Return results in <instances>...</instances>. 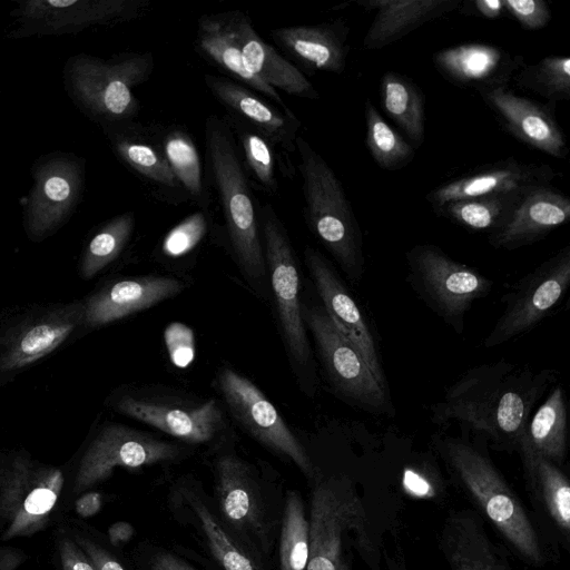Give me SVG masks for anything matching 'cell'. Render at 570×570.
Here are the masks:
<instances>
[{"instance_id":"29","label":"cell","mask_w":570,"mask_h":570,"mask_svg":"<svg viewBox=\"0 0 570 570\" xmlns=\"http://www.w3.org/2000/svg\"><path fill=\"white\" fill-rule=\"evenodd\" d=\"M83 303H73L50 312L23 328L1 357L2 370L29 365L58 347L83 322Z\"/></svg>"},{"instance_id":"40","label":"cell","mask_w":570,"mask_h":570,"mask_svg":"<svg viewBox=\"0 0 570 570\" xmlns=\"http://www.w3.org/2000/svg\"><path fill=\"white\" fill-rule=\"evenodd\" d=\"M135 226L132 213H124L105 224L89 240L81 261V274L90 278L110 264L125 248Z\"/></svg>"},{"instance_id":"30","label":"cell","mask_w":570,"mask_h":570,"mask_svg":"<svg viewBox=\"0 0 570 570\" xmlns=\"http://www.w3.org/2000/svg\"><path fill=\"white\" fill-rule=\"evenodd\" d=\"M196 45L202 55L235 79L281 108H288L277 90L267 86L246 68L228 12L202 16L197 22Z\"/></svg>"},{"instance_id":"48","label":"cell","mask_w":570,"mask_h":570,"mask_svg":"<svg viewBox=\"0 0 570 570\" xmlns=\"http://www.w3.org/2000/svg\"><path fill=\"white\" fill-rule=\"evenodd\" d=\"M472 6L479 16L487 19H499L507 12L504 0H475Z\"/></svg>"},{"instance_id":"22","label":"cell","mask_w":570,"mask_h":570,"mask_svg":"<svg viewBox=\"0 0 570 570\" xmlns=\"http://www.w3.org/2000/svg\"><path fill=\"white\" fill-rule=\"evenodd\" d=\"M570 218V199L550 185L527 191L505 222L490 232L489 244L517 249L533 244Z\"/></svg>"},{"instance_id":"2","label":"cell","mask_w":570,"mask_h":570,"mask_svg":"<svg viewBox=\"0 0 570 570\" xmlns=\"http://www.w3.org/2000/svg\"><path fill=\"white\" fill-rule=\"evenodd\" d=\"M206 155L220 200L236 263L250 286L267 293L268 272L257 205L242 166L230 126L210 116L205 124Z\"/></svg>"},{"instance_id":"47","label":"cell","mask_w":570,"mask_h":570,"mask_svg":"<svg viewBox=\"0 0 570 570\" xmlns=\"http://www.w3.org/2000/svg\"><path fill=\"white\" fill-rule=\"evenodd\" d=\"M60 556L63 570H96L72 541L61 540Z\"/></svg>"},{"instance_id":"31","label":"cell","mask_w":570,"mask_h":570,"mask_svg":"<svg viewBox=\"0 0 570 570\" xmlns=\"http://www.w3.org/2000/svg\"><path fill=\"white\" fill-rule=\"evenodd\" d=\"M118 158L154 186L169 194L181 191L161 148L129 122L102 126Z\"/></svg>"},{"instance_id":"46","label":"cell","mask_w":570,"mask_h":570,"mask_svg":"<svg viewBox=\"0 0 570 570\" xmlns=\"http://www.w3.org/2000/svg\"><path fill=\"white\" fill-rule=\"evenodd\" d=\"M144 570H197L189 562L171 551L153 548L146 553Z\"/></svg>"},{"instance_id":"28","label":"cell","mask_w":570,"mask_h":570,"mask_svg":"<svg viewBox=\"0 0 570 570\" xmlns=\"http://www.w3.org/2000/svg\"><path fill=\"white\" fill-rule=\"evenodd\" d=\"M440 546L452 570H512L474 511H451L441 530Z\"/></svg>"},{"instance_id":"21","label":"cell","mask_w":570,"mask_h":570,"mask_svg":"<svg viewBox=\"0 0 570 570\" xmlns=\"http://www.w3.org/2000/svg\"><path fill=\"white\" fill-rule=\"evenodd\" d=\"M169 499L176 517H184L202 534L224 570H262L215 513L197 480L190 476L177 480Z\"/></svg>"},{"instance_id":"45","label":"cell","mask_w":570,"mask_h":570,"mask_svg":"<svg viewBox=\"0 0 570 570\" xmlns=\"http://www.w3.org/2000/svg\"><path fill=\"white\" fill-rule=\"evenodd\" d=\"M76 542L83 549L96 570H126L108 550L91 539L75 534Z\"/></svg>"},{"instance_id":"18","label":"cell","mask_w":570,"mask_h":570,"mask_svg":"<svg viewBox=\"0 0 570 570\" xmlns=\"http://www.w3.org/2000/svg\"><path fill=\"white\" fill-rule=\"evenodd\" d=\"M210 92L233 115L264 136L279 155L287 175L294 173L292 155L301 128L299 119L289 108L274 107L256 96L250 89L227 78L205 76Z\"/></svg>"},{"instance_id":"1","label":"cell","mask_w":570,"mask_h":570,"mask_svg":"<svg viewBox=\"0 0 570 570\" xmlns=\"http://www.w3.org/2000/svg\"><path fill=\"white\" fill-rule=\"evenodd\" d=\"M551 377L550 371L534 372L504 360L474 366L431 406L432 421L456 422L500 449L518 450L532 409Z\"/></svg>"},{"instance_id":"37","label":"cell","mask_w":570,"mask_h":570,"mask_svg":"<svg viewBox=\"0 0 570 570\" xmlns=\"http://www.w3.org/2000/svg\"><path fill=\"white\" fill-rule=\"evenodd\" d=\"M365 145L373 160L384 170H399L414 158L415 148L382 117L374 105L365 102Z\"/></svg>"},{"instance_id":"12","label":"cell","mask_w":570,"mask_h":570,"mask_svg":"<svg viewBox=\"0 0 570 570\" xmlns=\"http://www.w3.org/2000/svg\"><path fill=\"white\" fill-rule=\"evenodd\" d=\"M33 185L23 205L28 236L41 240L72 215L83 190L85 160L71 153L53 151L32 166Z\"/></svg>"},{"instance_id":"34","label":"cell","mask_w":570,"mask_h":570,"mask_svg":"<svg viewBox=\"0 0 570 570\" xmlns=\"http://www.w3.org/2000/svg\"><path fill=\"white\" fill-rule=\"evenodd\" d=\"M381 105L385 114L419 148L425 135L424 96L421 89L404 75L386 71L380 81Z\"/></svg>"},{"instance_id":"44","label":"cell","mask_w":570,"mask_h":570,"mask_svg":"<svg viewBox=\"0 0 570 570\" xmlns=\"http://www.w3.org/2000/svg\"><path fill=\"white\" fill-rule=\"evenodd\" d=\"M61 474L53 471L47 487L33 489L23 502V510L30 515H42L52 509L57 501V493L61 485Z\"/></svg>"},{"instance_id":"51","label":"cell","mask_w":570,"mask_h":570,"mask_svg":"<svg viewBox=\"0 0 570 570\" xmlns=\"http://www.w3.org/2000/svg\"><path fill=\"white\" fill-rule=\"evenodd\" d=\"M338 570H350V569H348L347 563H345V562H343V561L341 560V563H340Z\"/></svg>"},{"instance_id":"26","label":"cell","mask_w":570,"mask_h":570,"mask_svg":"<svg viewBox=\"0 0 570 570\" xmlns=\"http://www.w3.org/2000/svg\"><path fill=\"white\" fill-rule=\"evenodd\" d=\"M246 68L275 90L316 100L320 95L305 75L266 43L254 29L249 18L240 11H228Z\"/></svg>"},{"instance_id":"49","label":"cell","mask_w":570,"mask_h":570,"mask_svg":"<svg viewBox=\"0 0 570 570\" xmlns=\"http://www.w3.org/2000/svg\"><path fill=\"white\" fill-rule=\"evenodd\" d=\"M101 507V495L97 492H88L76 502V511L87 518L96 514Z\"/></svg>"},{"instance_id":"4","label":"cell","mask_w":570,"mask_h":570,"mask_svg":"<svg viewBox=\"0 0 570 570\" xmlns=\"http://www.w3.org/2000/svg\"><path fill=\"white\" fill-rule=\"evenodd\" d=\"M150 52H127L110 59L71 56L63 69L65 87L73 104L101 126L129 122L139 111L134 89L154 69Z\"/></svg>"},{"instance_id":"41","label":"cell","mask_w":570,"mask_h":570,"mask_svg":"<svg viewBox=\"0 0 570 570\" xmlns=\"http://www.w3.org/2000/svg\"><path fill=\"white\" fill-rule=\"evenodd\" d=\"M233 122L245 157L246 165L258 186L268 194L277 189L275 174V149L254 128L234 117Z\"/></svg>"},{"instance_id":"35","label":"cell","mask_w":570,"mask_h":570,"mask_svg":"<svg viewBox=\"0 0 570 570\" xmlns=\"http://www.w3.org/2000/svg\"><path fill=\"white\" fill-rule=\"evenodd\" d=\"M164 155L183 191L207 209L203 167L194 140L183 129L171 128L160 141Z\"/></svg>"},{"instance_id":"17","label":"cell","mask_w":570,"mask_h":570,"mask_svg":"<svg viewBox=\"0 0 570 570\" xmlns=\"http://www.w3.org/2000/svg\"><path fill=\"white\" fill-rule=\"evenodd\" d=\"M304 259L323 308L361 355L376 381L387 389L376 340L350 289L317 249L307 246L304 249Z\"/></svg>"},{"instance_id":"23","label":"cell","mask_w":570,"mask_h":570,"mask_svg":"<svg viewBox=\"0 0 570 570\" xmlns=\"http://www.w3.org/2000/svg\"><path fill=\"white\" fill-rule=\"evenodd\" d=\"M184 284L169 276H139L110 283L92 294L85 305L83 323L102 326L175 297Z\"/></svg>"},{"instance_id":"6","label":"cell","mask_w":570,"mask_h":570,"mask_svg":"<svg viewBox=\"0 0 570 570\" xmlns=\"http://www.w3.org/2000/svg\"><path fill=\"white\" fill-rule=\"evenodd\" d=\"M264 255L274 299L277 325L299 386L315 390V365L303 320L301 275L296 256L282 222L269 204L257 205Z\"/></svg>"},{"instance_id":"32","label":"cell","mask_w":570,"mask_h":570,"mask_svg":"<svg viewBox=\"0 0 570 570\" xmlns=\"http://www.w3.org/2000/svg\"><path fill=\"white\" fill-rule=\"evenodd\" d=\"M527 481L559 531L570 532V484L558 464L541 454L520 446L518 449Z\"/></svg>"},{"instance_id":"50","label":"cell","mask_w":570,"mask_h":570,"mask_svg":"<svg viewBox=\"0 0 570 570\" xmlns=\"http://www.w3.org/2000/svg\"><path fill=\"white\" fill-rule=\"evenodd\" d=\"M135 530L128 522H116L108 530L109 540L114 546L127 543L134 537Z\"/></svg>"},{"instance_id":"38","label":"cell","mask_w":570,"mask_h":570,"mask_svg":"<svg viewBox=\"0 0 570 570\" xmlns=\"http://www.w3.org/2000/svg\"><path fill=\"white\" fill-rule=\"evenodd\" d=\"M279 569L306 570L309 554V522L298 492L287 491L279 538Z\"/></svg>"},{"instance_id":"13","label":"cell","mask_w":570,"mask_h":570,"mask_svg":"<svg viewBox=\"0 0 570 570\" xmlns=\"http://www.w3.org/2000/svg\"><path fill=\"white\" fill-rule=\"evenodd\" d=\"M570 285V245L558 250L519 281L503 297L504 309L483 341L491 348L534 328Z\"/></svg>"},{"instance_id":"43","label":"cell","mask_w":570,"mask_h":570,"mask_svg":"<svg viewBox=\"0 0 570 570\" xmlns=\"http://www.w3.org/2000/svg\"><path fill=\"white\" fill-rule=\"evenodd\" d=\"M504 7L527 30L542 29L551 20L550 8L543 0H504Z\"/></svg>"},{"instance_id":"9","label":"cell","mask_w":570,"mask_h":570,"mask_svg":"<svg viewBox=\"0 0 570 570\" xmlns=\"http://www.w3.org/2000/svg\"><path fill=\"white\" fill-rule=\"evenodd\" d=\"M216 389L235 423L275 455L291 461L312 482L320 478L307 451L266 395L232 367L218 370Z\"/></svg>"},{"instance_id":"25","label":"cell","mask_w":570,"mask_h":570,"mask_svg":"<svg viewBox=\"0 0 570 570\" xmlns=\"http://www.w3.org/2000/svg\"><path fill=\"white\" fill-rule=\"evenodd\" d=\"M350 27L343 20L272 30L273 40L309 72L342 73L350 52Z\"/></svg>"},{"instance_id":"14","label":"cell","mask_w":570,"mask_h":570,"mask_svg":"<svg viewBox=\"0 0 570 570\" xmlns=\"http://www.w3.org/2000/svg\"><path fill=\"white\" fill-rule=\"evenodd\" d=\"M148 0H24L11 12L10 37L76 35L95 26H115L140 18Z\"/></svg>"},{"instance_id":"5","label":"cell","mask_w":570,"mask_h":570,"mask_svg":"<svg viewBox=\"0 0 570 570\" xmlns=\"http://www.w3.org/2000/svg\"><path fill=\"white\" fill-rule=\"evenodd\" d=\"M438 446L475 504L512 548L532 564L544 561L537 531L492 461L470 443L443 438Z\"/></svg>"},{"instance_id":"42","label":"cell","mask_w":570,"mask_h":570,"mask_svg":"<svg viewBox=\"0 0 570 570\" xmlns=\"http://www.w3.org/2000/svg\"><path fill=\"white\" fill-rule=\"evenodd\" d=\"M207 228L208 215L200 208L167 233L161 243L163 254L171 258L188 254L204 238Z\"/></svg>"},{"instance_id":"20","label":"cell","mask_w":570,"mask_h":570,"mask_svg":"<svg viewBox=\"0 0 570 570\" xmlns=\"http://www.w3.org/2000/svg\"><path fill=\"white\" fill-rule=\"evenodd\" d=\"M556 175L549 165L528 164L508 158L440 185L426 195V200L435 212L456 200L523 193L547 186Z\"/></svg>"},{"instance_id":"27","label":"cell","mask_w":570,"mask_h":570,"mask_svg":"<svg viewBox=\"0 0 570 570\" xmlns=\"http://www.w3.org/2000/svg\"><path fill=\"white\" fill-rule=\"evenodd\" d=\"M357 4L375 10L363 39L366 50L383 49L420 28L456 10L463 0H361Z\"/></svg>"},{"instance_id":"7","label":"cell","mask_w":570,"mask_h":570,"mask_svg":"<svg viewBox=\"0 0 570 570\" xmlns=\"http://www.w3.org/2000/svg\"><path fill=\"white\" fill-rule=\"evenodd\" d=\"M409 282L417 295L459 333L472 304L487 296L493 282L454 261L440 247L417 244L406 253Z\"/></svg>"},{"instance_id":"16","label":"cell","mask_w":570,"mask_h":570,"mask_svg":"<svg viewBox=\"0 0 570 570\" xmlns=\"http://www.w3.org/2000/svg\"><path fill=\"white\" fill-rule=\"evenodd\" d=\"M185 448L120 424L105 425L86 451L76 478V490L106 480L115 468L141 469L184 458Z\"/></svg>"},{"instance_id":"36","label":"cell","mask_w":570,"mask_h":570,"mask_svg":"<svg viewBox=\"0 0 570 570\" xmlns=\"http://www.w3.org/2000/svg\"><path fill=\"white\" fill-rule=\"evenodd\" d=\"M525 193L456 200L444 205L435 213L468 229L492 232L505 222Z\"/></svg>"},{"instance_id":"15","label":"cell","mask_w":570,"mask_h":570,"mask_svg":"<svg viewBox=\"0 0 570 570\" xmlns=\"http://www.w3.org/2000/svg\"><path fill=\"white\" fill-rule=\"evenodd\" d=\"M363 507L345 476L314 481L309 505V554L306 570H338L344 534L363 525Z\"/></svg>"},{"instance_id":"19","label":"cell","mask_w":570,"mask_h":570,"mask_svg":"<svg viewBox=\"0 0 570 570\" xmlns=\"http://www.w3.org/2000/svg\"><path fill=\"white\" fill-rule=\"evenodd\" d=\"M479 94L511 136L553 158L567 157L569 149L556 119V105L519 96L508 86L482 89Z\"/></svg>"},{"instance_id":"24","label":"cell","mask_w":570,"mask_h":570,"mask_svg":"<svg viewBox=\"0 0 570 570\" xmlns=\"http://www.w3.org/2000/svg\"><path fill=\"white\" fill-rule=\"evenodd\" d=\"M433 63L448 81L478 91L507 86L522 65L502 48L483 42L444 48L433 55Z\"/></svg>"},{"instance_id":"3","label":"cell","mask_w":570,"mask_h":570,"mask_svg":"<svg viewBox=\"0 0 570 570\" xmlns=\"http://www.w3.org/2000/svg\"><path fill=\"white\" fill-rule=\"evenodd\" d=\"M296 150L307 225L347 278L356 283L364 273L363 237L341 180L302 136L296 139Z\"/></svg>"},{"instance_id":"10","label":"cell","mask_w":570,"mask_h":570,"mask_svg":"<svg viewBox=\"0 0 570 570\" xmlns=\"http://www.w3.org/2000/svg\"><path fill=\"white\" fill-rule=\"evenodd\" d=\"M302 313L306 330L315 343L326 381L335 394L368 413L386 412L391 405L387 389L376 381L323 306L302 303Z\"/></svg>"},{"instance_id":"8","label":"cell","mask_w":570,"mask_h":570,"mask_svg":"<svg viewBox=\"0 0 570 570\" xmlns=\"http://www.w3.org/2000/svg\"><path fill=\"white\" fill-rule=\"evenodd\" d=\"M214 494L226 528L261 562L274 541L254 466L232 451H222L214 461Z\"/></svg>"},{"instance_id":"11","label":"cell","mask_w":570,"mask_h":570,"mask_svg":"<svg viewBox=\"0 0 570 570\" xmlns=\"http://www.w3.org/2000/svg\"><path fill=\"white\" fill-rule=\"evenodd\" d=\"M114 406L121 414L188 444L219 446L227 441L228 421L214 399L193 401L142 390L122 394Z\"/></svg>"},{"instance_id":"33","label":"cell","mask_w":570,"mask_h":570,"mask_svg":"<svg viewBox=\"0 0 570 570\" xmlns=\"http://www.w3.org/2000/svg\"><path fill=\"white\" fill-rule=\"evenodd\" d=\"M568 423L562 386H556L530 417L519 446L528 448L556 464L567 453Z\"/></svg>"},{"instance_id":"39","label":"cell","mask_w":570,"mask_h":570,"mask_svg":"<svg viewBox=\"0 0 570 570\" xmlns=\"http://www.w3.org/2000/svg\"><path fill=\"white\" fill-rule=\"evenodd\" d=\"M517 85L549 104L570 99V58L547 56L535 63L524 65L515 77Z\"/></svg>"}]
</instances>
